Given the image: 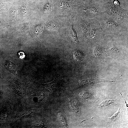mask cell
Instances as JSON below:
<instances>
[{
    "mask_svg": "<svg viewBox=\"0 0 128 128\" xmlns=\"http://www.w3.org/2000/svg\"><path fill=\"white\" fill-rule=\"evenodd\" d=\"M101 82H116L114 81H109L101 79H96L85 80L80 82V85L82 86H84Z\"/></svg>",
    "mask_w": 128,
    "mask_h": 128,
    "instance_id": "3",
    "label": "cell"
},
{
    "mask_svg": "<svg viewBox=\"0 0 128 128\" xmlns=\"http://www.w3.org/2000/svg\"><path fill=\"white\" fill-rule=\"evenodd\" d=\"M122 112L120 108L118 112L112 117L108 118V119L112 124L115 125H118L122 121Z\"/></svg>",
    "mask_w": 128,
    "mask_h": 128,
    "instance_id": "2",
    "label": "cell"
},
{
    "mask_svg": "<svg viewBox=\"0 0 128 128\" xmlns=\"http://www.w3.org/2000/svg\"><path fill=\"white\" fill-rule=\"evenodd\" d=\"M101 50L97 48L94 51V53L95 56H98L100 54L102 53L101 51H100Z\"/></svg>",
    "mask_w": 128,
    "mask_h": 128,
    "instance_id": "15",
    "label": "cell"
},
{
    "mask_svg": "<svg viewBox=\"0 0 128 128\" xmlns=\"http://www.w3.org/2000/svg\"><path fill=\"white\" fill-rule=\"evenodd\" d=\"M5 67L8 71L12 73L16 72V67L15 64L11 61H7L5 64Z\"/></svg>",
    "mask_w": 128,
    "mask_h": 128,
    "instance_id": "7",
    "label": "cell"
},
{
    "mask_svg": "<svg viewBox=\"0 0 128 128\" xmlns=\"http://www.w3.org/2000/svg\"><path fill=\"white\" fill-rule=\"evenodd\" d=\"M26 7L24 5H23L21 7V11L23 13H25L26 12Z\"/></svg>",
    "mask_w": 128,
    "mask_h": 128,
    "instance_id": "18",
    "label": "cell"
},
{
    "mask_svg": "<svg viewBox=\"0 0 128 128\" xmlns=\"http://www.w3.org/2000/svg\"><path fill=\"white\" fill-rule=\"evenodd\" d=\"M58 118L61 124L63 126L68 127V124L65 117L61 114L59 113L58 115Z\"/></svg>",
    "mask_w": 128,
    "mask_h": 128,
    "instance_id": "10",
    "label": "cell"
},
{
    "mask_svg": "<svg viewBox=\"0 0 128 128\" xmlns=\"http://www.w3.org/2000/svg\"><path fill=\"white\" fill-rule=\"evenodd\" d=\"M43 28V26L42 25L40 24L36 26L34 30L35 35L37 36H39L42 33Z\"/></svg>",
    "mask_w": 128,
    "mask_h": 128,
    "instance_id": "11",
    "label": "cell"
},
{
    "mask_svg": "<svg viewBox=\"0 0 128 128\" xmlns=\"http://www.w3.org/2000/svg\"><path fill=\"white\" fill-rule=\"evenodd\" d=\"M22 29L24 32L26 34H28L29 32V30L28 26L27 25H24Z\"/></svg>",
    "mask_w": 128,
    "mask_h": 128,
    "instance_id": "14",
    "label": "cell"
},
{
    "mask_svg": "<svg viewBox=\"0 0 128 128\" xmlns=\"http://www.w3.org/2000/svg\"><path fill=\"white\" fill-rule=\"evenodd\" d=\"M29 106L27 107V106H26V108L24 109V110L23 109L22 111H21L19 120L28 117L36 113L35 112L36 111L35 109L32 106Z\"/></svg>",
    "mask_w": 128,
    "mask_h": 128,
    "instance_id": "1",
    "label": "cell"
},
{
    "mask_svg": "<svg viewBox=\"0 0 128 128\" xmlns=\"http://www.w3.org/2000/svg\"><path fill=\"white\" fill-rule=\"evenodd\" d=\"M70 103V107L76 117H80L81 113L80 107L78 103L73 100H71Z\"/></svg>",
    "mask_w": 128,
    "mask_h": 128,
    "instance_id": "4",
    "label": "cell"
},
{
    "mask_svg": "<svg viewBox=\"0 0 128 128\" xmlns=\"http://www.w3.org/2000/svg\"><path fill=\"white\" fill-rule=\"evenodd\" d=\"M51 6L50 4L48 3L44 6L43 9L44 12H46L48 11L51 8Z\"/></svg>",
    "mask_w": 128,
    "mask_h": 128,
    "instance_id": "13",
    "label": "cell"
},
{
    "mask_svg": "<svg viewBox=\"0 0 128 128\" xmlns=\"http://www.w3.org/2000/svg\"><path fill=\"white\" fill-rule=\"evenodd\" d=\"M80 95L81 98L87 99L90 97L91 94L88 92H85L83 93L82 94H80Z\"/></svg>",
    "mask_w": 128,
    "mask_h": 128,
    "instance_id": "12",
    "label": "cell"
},
{
    "mask_svg": "<svg viewBox=\"0 0 128 128\" xmlns=\"http://www.w3.org/2000/svg\"><path fill=\"white\" fill-rule=\"evenodd\" d=\"M73 55L75 59L78 61H82L84 59V56L83 54L78 50L74 51Z\"/></svg>",
    "mask_w": 128,
    "mask_h": 128,
    "instance_id": "8",
    "label": "cell"
},
{
    "mask_svg": "<svg viewBox=\"0 0 128 128\" xmlns=\"http://www.w3.org/2000/svg\"><path fill=\"white\" fill-rule=\"evenodd\" d=\"M40 84L43 86L48 89L51 91H55L58 87V85L57 83L55 81L46 84Z\"/></svg>",
    "mask_w": 128,
    "mask_h": 128,
    "instance_id": "6",
    "label": "cell"
},
{
    "mask_svg": "<svg viewBox=\"0 0 128 128\" xmlns=\"http://www.w3.org/2000/svg\"><path fill=\"white\" fill-rule=\"evenodd\" d=\"M28 1H31L32 0H28Z\"/></svg>",
    "mask_w": 128,
    "mask_h": 128,
    "instance_id": "19",
    "label": "cell"
},
{
    "mask_svg": "<svg viewBox=\"0 0 128 128\" xmlns=\"http://www.w3.org/2000/svg\"><path fill=\"white\" fill-rule=\"evenodd\" d=\"M0 27L3 28H6V26L4 23L0 21Z\"/></svg>",
    "mask_w": 128,
    "mask_h": 128,
    "instance_id": "17",
    "label": "cell"
},
{
    "mask_svg": "<svg viewBox=\"0 0 128 128\" xmlns=\"http://www.w3.org/2000/svg\"><path fill=\"white\" fill-rule=\"evenodd\" d=\"M18 54L19 58L21 59L24 58L25 56L24 53L23 52H19Z\"/></svg>",
    "mask_w": 128,
    "mask_h": 128,
    "instance_id": "16",
    "label": "cell"
},
{
    "mask_svg": "<svg viewBox=\"0 0 128 128\" xmlns=\"http://www.w3.org/2000/svg\"><path fill=\"white\" fill-rule=\"evenodd\" d=\"M117 101L111 100H104L99 105V107L102 109H106L112 108L116 105Z\"/></svg>",
    "mask_w": 128,
    "mask_h": 128,
    "instance_id": "5",
    "label": "cell"
},
{
    "mask_svg": "<svg viewBox=\"0 0 128 128\" xmlns=\"http://www.w3.org/2000/svg\"><path fill=\"white\" fill-rule=\"evenodd\" d=\"M70 37L72 40L76 43H78L79 40L77 36L76 33L74 29L73 26H72Z\"/></svg>",
    "mask_w": 128,
    "mask_h": 128,
    "instance_id": "9",
    "label": "cell"
}]
</instances>
